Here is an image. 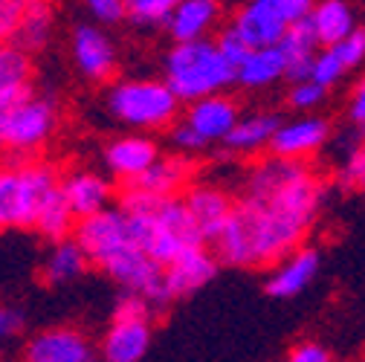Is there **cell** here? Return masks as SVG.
Segmentation results:
<instances>
[{
	"mask_svg": "<svg viewBox=\"0 0 365 362\" xmlns=\"http://www.w3.org/2000/svg\"><path fill=\"white\" fill-rule=\"evenodd\" d=\"M136 186L151 189L157 195H182L192 183V160L189 154H160V160L143 174L133 180Z\"/></svg>",
	"mask_w": 365,
	"mask_h": 362,
	"instance_id": "25",
	"label": "cell"
},
{
	"mask_svg": "<svg viewBox=\"0 0 365 362\" xmlns=\"http://www.w3.org/2000/svg\"><path fill=\"white\" fill-rule=\"evenodd\" d=\"M287 56L279 43L272 47H255L241 67L235 70V84H241L244 90H267L272 84H279L282 78H287Z\"/></svg>",
	"mask_w": 365,
	"mask_h": 362,
	"instance_id": "24",
	"label": "cell"
},
{
	"mask_svg": "<svg viewBox=\"0 0 365 362\" xmlns=\"http://www.w3.org/2000/svg\"><path fill=\"white\" fill-rule=\"evenodd\" d=\"M154 325L140 316H113L102 336V362H140L151 348Z\"/></svg>",
	"mask_w": 365,
	"mask_h": 362,
	"instance_id": "15",
	"label": "cell"
},
{
	"mask_svg": "<svg viewBox=\"0 0 365 362\" xmlns=\"http://www.w3.org/2000/svg\"><path fill=\"white\" fill-rule=\"evenodd\" d=\"M180 96L165 78H122L108 90V110L136 130H163L180 116Z\"/></svg>",
	"mask_w": 365,
	"mask_h": 362,
	"instance_id": "5",
	"label": "cell"
},
{
	"mask_svg": "<svg viewBox=\"0 0 365 362\" xmlns=\"http://www.w3.org/2000/svg\"><path fill=\"white\" fill-rule=\"evenodd\" d=\"M128 223H130L133 241L151 258H157L163 267L182 249L203 244L182 195H165L154 209L128 214Z\"/></svg>",
	"mask_w": 365,
	"mask_h": 362,
	"instance_id": "4",
	"label": "cell"
},
{
	"mask_svg": "<svg viewBox=\"0 0 365 362\" xmlns=\"http://www.w3.org/2000/svg\"><path fill=\"white\" fill-rule=\"evenodd\" d=\"M128 4V21L136 26H145V29H157L165 26L174 6L180 0H125Z\"/></svg>",
	"mask_w": 365,
	"mask_h": 362,
	"instance_id": "29",
	"label": "cell"
},
{
	"mask_svg": "<svg viewBox=\"0 0 365 362\" xmlns=\"http://www.w3.org/2000/svg\"><path fill=\"white\" fill-rule=\"evenodd\" d=\"M157 160H160V148L145 133H125V137L110 140L105 148V165L110 177H116L122 186L143 177Z\"/></svg>",
	"mask_w": 365,
	"mask_h": 362,
	"instance_id": "16",
	"label": "cell"
},
{
	"mask_svg": "<svg viewBox=\"0 0 365 362\" xmlns=\"http://www.w3.org/2000/svg\"><path fill=\"white\" fill-rule=\"evenodd\" d=\"M220 18H223L220 0H180L165 24V32L171 41L212 38L220 26Z\"/></svg>",
	"mask_w": 365,
	"mask_h": 362,
	"instance_id": "18",
	"label": "cell"
},
{
	"mask_svg": "<svg viewBox=\"0 0 365 362\" xmlns=\"http://www.w3.org/2000/svg\"><path fill=\"white\" fill-rule=\"evenodd\" d=\"M53 29H56V15H53L50 0H24V12H21L12 41L26 53H38L50 43Z\"/></svg>",
	"mask_w": 365,
	"mask_h": 362,
	"instance_id": "26",
	"label": "cell"
},
{
	"mask_svg": "<svg viewBox=\"0 0 365 362\" xmlns=\"http://www.w3.org/2000/svg\"><path fill=\"white\" fill-rule=\"evenodd\" d=\"M21 328H24V313L18 307L0 304V342L9 339V336H18Z\"/></svg>",
	"mask_w": 365,
	"mask_h": 362,
	"instance_id": "39",
	"label": "cell"
},
{
	"mask_svg": "<svg viewBox=\"0 0 365 362\" xmlns=\"http://www.w3.org/2000/svg\"><path fill=\"white\" fill-rule=\"evenodd\" d=\"M0 151H4V148H0Z\"/></svg>",
	"mask_w": 365,
	"mask_h": 362,
	"instance_id": "41",
	"label": "cell"
},
{
	"mask_svg": "<svg viewBox=\"0 0 365 362\" xmlns=\"http://www.w3.org/2000/svg\"><path fill=\"white\" fill-rule=\"evenodd\" d=\"M238 119L241 108L232 96H226V90L203 96L197 102H189V108L182 110V119L171 125V145L180 154L195 157L212 145H223Z\"/></svg>",
	"mask_w": 365,
	"mask_h": 362,
	"instance_id": "6",
	"label": "cell"
},
{
	"mask_svg": "<svg viewBox=\"0 0 365 362\" xmlns=\"http://www.w3.org/2000/svg\"><path fill=\"white\" fill-rule=\"evenodd\" d=\"M84 12L90 15V21H96L102 26H116L122 21H128V4L125 0H81Z\"/></svg>",
	"mask_w": 365,
	"mask_h": 362,
	"instance_id": "34",
	"label": "cell"
},
{
	"mask_svg": "<svg viewBox=\"0 0 365 362\" xmlns=\"http://www.w3.org/2000/svg\"><path fill=\"white\" fill-rule=\"evenodd\" d=\"M345 76H348V67L342 64V58L336 56V50H334V47H319V53H316V58H313V64H310V76H307V78L325 84V87L331 90V87H336Z\"/></svg>",
	"mask_w": 365,
	"mask_h": 362,
	"instance_id": "31",
	"label": "cell"
},
{
	"mask_svg": "<svg viewBox=\"0 0 365 362\" xmlns=\"http://www.w3.org/2000/svg\"><path fill=\"white\" fill-rule=\"evenodd\" d=\"M334 137V128L319 113H299L293 119H282L276 137H272L269 154H279L284 160H313L319 151H325Z\"/></svg>",
	"mask_w": 365,
	"mask_h": 362,
	"instance_id": "9",
	"label": "cell"
},
{
	"mask_svg": "<svg viewBox=\"0 0 365 362\" xmlns=\"http://www.w3.org/2000/svg\"><path fill=\"white\" fill-rule=\"evenodd\" d=\"M70 58L87 81H108L116 73V47L102 24H78L70 35Z\"/></svg>",
	"mask_w": 365,
	"mask_h": 362,
	"instance_id": "10",
	"label": "cell"
},
{
	"mask_svg": "<svg viewBox=\"0 0 365 362\" xmlns=\"http://www.w3.org/2000/svg\"><path fill=\"white\" fill-rule=\"evenodd\" d=\"M331 90L325 84H319L313 78H299V81H290V90H287V105L296 110V113H316L319 108L325 105Z\"/></svg>",
	"mask_w": 365,
	"mask_h": 362,
	"instance_id": "30",
	"label": "cell"
},
{
	"mask_svg": "<svg viewBox=\"0 0 365 362\" xmlns=\"http://www.w3.org/2000/svg\"><path fill=\"white\" fill-rule=\"evenodd\" d=\"M325 197V180L302 160L261 157L244 177V195L212 244L223 264L272 267L304 244Z\"/></svg>",
	"mask_w": 365,
	"mask_h": 362,
	"instance_id": "1",
	"label": "cell"
},
{
	"mask_svg": "<svg viewBox=\"0 0 365 362\" xmlns=\"http://www.w3.org/2000/svg\"><path fill=\"white\" fill-rule=\"evenodd\" d=\"M163 78L180 96V102H197L212 93H223L235 84V67L223 58L212 38L174 41L163 58Z\"/></svg>",
	"mask_w": 365,
	"mask_h": 362,
	"instance_id": "2",
	"label": "cell"
},
{
	"mask_svg": "<svg viewBox=\"0 0 365 362\" xmlns=\"http://www.w3.org/2000/svg\"><path fill=\"white\" fill-rule=\"evenodd\" d=\"M339 183L356 192H365V140L339 160Z\"/></svg>",
	"mask_w": 365,
	"mask_h": 362,
	"instance_id": "32",
	"label": "cell"
},
{
	"mask_svg": "<svg viewBox=\"0 0 365 362\" xmlns=\"http://www.w3.org/2000/svg\"><path fill=\"white\" fill-rule=\"evenodd\" d=\"M282 125V116L272 113V110H255V113H247L235 122L232 133L226 137V148L238 157H255V154H264L269 151L272 145V137Z\"/></svg>",
	"mask_w": 365,
	"mask_h": 362,
	"instance_id": "20",
	"label": "cell"
},
{
	"mask_svg": "<svg viewBox=\"0 0 365 362\" xmlns=\"http://www.w3.org/2000/svg\"><path fill=\"white\" fill-rule=\"evenodd\" d=\"M345 119H348V125L365 130V76H359L351 84V93L345 102Z\"/></svg>",
	"mask_w": 365,
	"mask_h": 362,
	"instance_id": "36",
	"label": "cell"
},
{
	"mask_svg": "<svg viewBox=\"0 0 365 362\" xmlns=\"http://www.w3.org/2000/svg\"><path fill=\"white\" fill-rule=\"evenodd\" d=\"M182 200H186L192 220L197 226V232L203 238V244H215L217 235L223 232V226L230 223L232 212H235V197L230 192H223L212 183H195L182 192Z\"/></svg>",
	"mask_w": 365,
	"mask_h": 362,
	"instance_id": "14",
	"label": "cell"
},
{
	"mask_svg": "<svg viewBox=\"0 0 365 362\" xmlns=\"http://www.w3.org/2000/svg\"><path fill=\"white\" fill-rule=\"evenodd\" d=\"M217 252L209 249L206 244H195L189 249H182L180 255H174L165 264V293L168 299H186L192 293H197L200 287H206L215 273H217Z\"/></svg>",
	"mask_w": 365,
	"mask_h": 362,
	"instance_id": "11",
	"label": "cell"
},
{
	"mask_svg": "<svg viewBox=\"0 0 365 362\" xmlns=\"http://www.w3.org/2000/svg\"><path fill=\"white\" fill-rule=\"evenodd\" d=\"M73 238L84 247V252L90 255L96 267H102L105 261H110L119 249H125L128 244H136L133 235H130V223H128V214L116 206H108L96 214H87V217H78L76 229H73Z\"/></svg>",
	"mask_w": 365,
	"mask_h": 362,
	"instance_id": "8",
	"label": "cell"
},
{
	"mask_svg": "<svg viewBox=\"0 0 365 362\" xmlns=\"http://www.w3.org/2000/svg\"><path fill=\"white\" fill-rule=\"evenodd\" d=\"M279 47L287 56V70H290L287 78L290 81H299V78H307L310 76V64H313V58H316V53H319L322 43L316 41V35H313V29H310V24L304 18L299 24H290V29L282 38Z\"/></svg>",
	"mask_w": 365,
	"mask_h": 362,
	"instance_id": "27",
	"label": "cell"
},
{
	"mask_svg": "<svg viewBox=\"0 0 365 362\" xmlns=\"http://www.w3.org/2000/svg\"><path fill=\"white\" fill-rule=\"evenodd\" d=\"M331 47L336 50V56L342 58V64L348 67V73L356 70V67H362L365 64V29L362 26L354 29L348 38H342L339 43H331Z\"/></svg>",
	"mask_w": 365,
	"mask_h": 362,
	"instance_id": "35",
	"label": "cell"
},
{
	"mask_svg": "<svg viewBox=\"0 0 365 362\" xmlns=\"http://www.w3.org/2000/svg\"><path fill=\"white\" fill-rule=\"evenodd\" d=\"M56 105L50 96L29 93L21 102L0 110V148L15 160H29L56 133Z\"/></svg>",
	"mask_w": 365,
	"mask_h": 362,
	"instance_id": "7",
	"label": "cell"
},
{
	"mask_svg": "<svg viewBox=\"0 0 365 362\" xmlns=\"http://www.w3.org/2000/svg\"><path fill=\"white\" fill-rule=\"evenodd\" d=\"M90 264L93 261H90V255L73 235L61 238V241H50V249L41 264V279H43V284H53V287L70 284L87 273Z\"/></svg>",
	"mask_w": 365,
	"mask_h": 362,
	"instance_id": "23",
	"label": "cell"
},
{
	"mask_svg": "<svg viewBox=\"0 0 365 362\" xmlns=\"http://www.w3.org/2000/svg\"><path fill=\"white\" fill-rule=\"evenodd\" d=\"M279 4H282V9H284L287 21H290V24H299V21H304V18L313 12L316 0H279Z\"/></svg>",
	"mask_w": 365,
	"mask_h": 362,
	"instance_id": "40",
	"label": "cell"
},
{
	"mask_svg": "<svg viewBox=\"0 0 365 362\" xmlns=\"http://www.w3.org/2000/svg\"><path fill=\"white\" fill-rule=\"evenodd\" d=\"M24 362H96V351L78 328L38 331L24 345Z\"/></svg>",
	"mask_w": 365,
	"mask_h": 362,
	"instance_id": "12",
	"label": "cell"
},
{
	"mask_svg": "<svg viewBox=\"0 0 365 362\" xmlns=\"http://www.w3.org/2000/svg\"><path fill=\"white\" fill-rule=\"evenodd\" d=\"M76 223H78V217H76V212L70 209V203L64 200V195H61V189H58L47 203L41 206L32 229H35L41 238H47V241H61V238H70V235H73Z\"/></svg>",
	"mask_w": 365,
	"mask_h": 362,
	"instance_id": "28",
	"label": "cell"
},
{
	"mask_svg": "<svg viewBox=\"0 0 365 362\" xmlns=\"http://www.w3.org/2000/svg\"><path fill=\"white\" fill-rule=\"evenodd\" d=\"M307 24H310L316 41L322 43V47L339 43L354 29H359L356 6L351 4V0H316L313 12L307 15Z\"/></svg>",
	"mask_w": 365,
	"mask_h": 362,
	"instance_id": "22",
	"label": "cell"
},
{
	"mask_svg": "<svg viewBox=\"0 0 365 362\" xmlns=\"http://www.w3.org/2000/svg\"><path fill=\"white\" fill-rule=\"evenodd\" d=\"M215 43H217V50L223 53V58L226 61H230L235 70L241 67V61L252 53V47H250V43H247V38L230 24V26H223L220 32H217V38H215Z\"/></svg>",
	"mask_w": 365,
	"mask_h": 362,
	"instance_id": "33",
	"label": "cell"
},
{
	"mask_svg": "<svg viewBox=\"0 0 365 362\" xmlns=\"http://www.w3.org/2000/svg\"><path fill=\"white\" fill-rule=\"evenodd\" d=\"M21 12H24V0H0V43L12 41Z\"/></svg>",
	"mask_w": 365,
	"mask_h": 362,
	"instance_id": "38",
	"label": "cell"
},
{
	"mask_svg": "<svg viewBox=\"0 0 365 362\" xmlns=\"http://www.w3.org/2000/svg\"><path fill=\"white\" fill-rule=\"evenodd\" d=\"M284 362H336V359H334V353H331L325 345L304 339V342H299V345H293V348L287 351Z\"/></svg>",
	"mask_w": 365,
	"mask_h": 362,
	"instance_id": "37",
	"label": "cell"
},
{
	"mask_svg": "<svg viewBox=\"0 0 365 362\" xmlns=\"http://www.w3.org/2000/svg\"><path fill=\"white\" fill-rule=\"evenodd\" d=\"M319 264L322 261H319V252L313 247H304V244L296 247L293 252H287L282 261L269 267L267 293L272 299H296L319 276Z\"/></svg>",
	"mask_w": 365,
	"mask_h": 362,
	"instance_id": "17",
	"label": "cell"
},
{
	"mask_svg": "<svg viewBox=\"0 0 365 362\" xmlns=\"http://www.w3.org/2000/svg\"><path fill=\"white\" fill-rule=\"evenodd\" d=\"M61 195L70 203V209L76 212V217H87V214H96L110 206L113 186L108 177H102L96 171L76 168V171L61 174Z\"/></svg>",
	"mask_w": 365,
	"mask_h": 362,
	"instance_id": "19",
	"label": "cell"
},
{
	"mask_svg": "<svg viewBox=\"0 0 365 362\" xmlns=\"http://www.w3.org/2000/svg\"><path fill=\"white\" fill-rule=\"evenodd\" d=\"M230 24L247 38V43L252 50L282 43V38L290 29V21H287L279 0H244V4L235 9Z\"/></svg>",
	"mask_w": 365,
	"mask_h": 362,
	"instance_id": "13",
	"label": "cell"
},
{
	"mask_svg": "<svg viewBox=\"0 0 365 362\" xmlns=\"http://www.w3.org/2000/svg\"><path fill=\"white\" fill-rule=\"evenodd\" d=\"M32 53L15 41L0 43V110L32 93Z\"/></svg>",
	"mask_w": 365,
	"mask_h": 362,
	"instance_id": "21",
	"label": "cell"
},
{
	"mask_svg": "<svg viewBox=\"0 0 365 362\" xmlns=\"http://www.w3.org/2000/svg\"><path fill=\"white\" fill-rule=\"evenodd\" d=\"M61 189V174L41 160L0 165V232L32 229L41 206Z\"/></svg>",
	"mask_w": 365,
	"mask_h": 362,
	"instance_id": "3",
	"label": "cell"
}]
</instances>
